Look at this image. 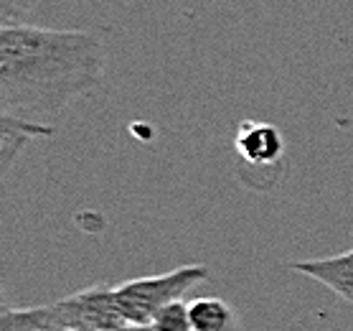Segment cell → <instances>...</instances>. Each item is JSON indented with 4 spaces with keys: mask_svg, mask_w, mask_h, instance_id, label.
Segmentation results:
<instances>
[{
    "mask_svg": "<svg viewBox=\"0 0 353 331\" xmlns=\"http://www.w3.org/2000/svg\"><path fill=\"white\" fill-rule=\"evenodd\" d=\"M105 79V46L94 33L31 26L0 28L3 115L51 125Z\"/></svg>",
    "mask_w": 353,
    "mask_h": 331,
    "instance_id": "6da1fadb",
    "label": "cell"
},
{
    "mask_svg": "<svg viewBox=\"0 0 353 331\" xmlns=\"http://www.w3.org/2000/svg\"><path fill=\"white\" fill-rule=\"evenodd\" d=\"M206 278H209L206 265H183L163 275H145V278L122 283L114 288V299H117L120 314L128 321V326L150 329L155 314L163 306L181 301L185 293Z\"/></svg>",
    "mask_w": 353,
    "mask_h": 331,
    "instance_id": "7a4b0ae2",
    "label": "cell"
},
{
    "mask_svg": "<svg viewBox=\"0 0 353 331\" xmlns=\"http://www.w3.org/2000/svg\"><path fill=\"white\" fill-rule=\"evenodd\" d=\"M54 323L66 331H122L128 321L122 319L114 288L97 285L77 293L72 299L51 306Z\"/></svg>",
    "mask_w": 353,
    "mask_h": 331,
    "instance_id": "3957f363",
    "label": "cell"
},
{
    "mask_svg": "<svg viewBox=\"0 0 353 331\" xmlns=\"http://www.w3.org/2000/svg\"><path fill=\"white\" fill-rule=\"evenodd\" d=\"M236 153L252 166H272L285 153V138L267 122H241L236 133Z\"/></svg>",
    "mask_w": 353,
    "mask_h": 331,
    "instance_id": "277c9868",
    "label": "cell"
},
{
    "mask_svg": "<svg viewBox=\"0 0 353 331\" xmlns=\"http://www.w3.org/2000/svg\"><path fill=\"white\" fill-rule=\"evenodd\" d=\"M295 273H303L313 281L323 283L325 288L336 293L338 299L353 303V250L336 255V258H321V260H303L292 263Z\"/></svg>",
    "mask_w": 353,
    "mask_h": 331,
    "instance_id": "5b68a950",
    "label": "cell"
},
{
    "mask_svg": "<svg viewBox=\"0 0 353 331\" xmlns=\"http://www.w3.org/2000/svg\"><path fill=\"white\" fill-rule=\"evenodd\" d=\"M51 133H54L51 125L3 115V120H0V169H3V173H8L16 155L23 151V146L31 138L51 135Z\"/></svg>",
    "mask_w": 353,
    "mask_h": 331,
    "instance_id": "8992f818",
    "label": "cell"
},
{
    "mask_svg": "<svg viewBox=\"0 0 353 331\" xmlns=\"http://www.w3.org/2000/svg\"><path fill=\"white\" fill-rule=\"evenodd\" d=\"M191 306L193 331H239L234 308L221 299H196Z\"/></svg>",
    "mask_w": 353,
    "mask_h": 331,
    "instance_id": "52a82bcc",
    "label": "cell"
},
{
    "mask_svg": "<svg viewBox=\"0 0 353 331\" xmlns=\"http://www.w3.org/2000/svg\"><path fill=\"white\" fill-rule=\"evenodd\" d=\"M150 331H193L191 306L183 303V299L163 306L155 314L153 323H150Z\"/></svg>",
    "mask_w": 353,
    "mask_h": 331,
    "instance_id": "ba28073f",
    "label": "cell"
},
{
    "mask_svg": "<svg viewBox=\"0 0 353 331\" xmlns=\"http://www.w3.org/2000/svg\"><path fill=\"white\" fill-rule=\"evenodd\" d=\"M39 3L41 0H0V26H23L21 21L33 13Z\"/></svg>",
    "mask_w": 353,
    "mask_h": 331,
    "instance_id": "9c48e42d",
    "label": "cell"
},
{
    "mask_svg": "<svg viewBox=\"0 0 353 331\" xmlns=\"http://www.w3.org/2000/svg\"><path fill=\"white\" fill-rule=\"evenodd\" d=\"M51 331H66V329H51Z\"/></svg>",
    "mask_w": 353,
    "mask_h": 331,
    "instance_id": "30bf717a",
    "label": "cell"
}]
</instances>
